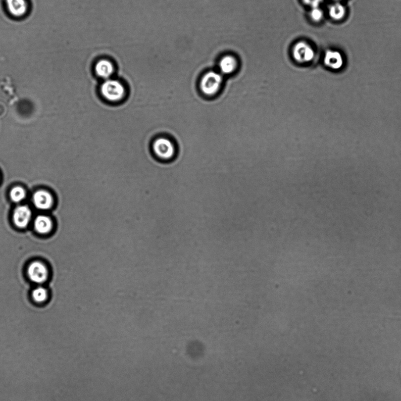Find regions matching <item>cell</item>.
<instances>
[{"label":"cell","instance_id":"obj_1","mask_svg":"<svg viewBox=\"0 0 401 401\" xmlns=\"http://www.w3.org/2000/svg\"><path fill=\"white\" fill-rule=\"evenodd\" d=\"M223 84L222 75L210 71L203 77L199 88L203 94L209 98H214L220 94Z\"/></svg>","mask_w":401,"mask_h":401},{"label":"cell","instance_id":"obj_2","mask_svg":"<svg viewBox=\"0 0 401 401\" xmlns=\"http://www.w3.org/2000/svg\"><path fill=\"white\" fill-rule=\"evenodd\" d=\"M101 92L104 97L111 102L120 101L125 95V88L120 81L107 79L101 86Z\"/></svg>","mask_w":401,"mask_h":401},{"label":"cell","instance_id":"obj_3","mask_svg":"<svg viewBox=\"0 0 401 401\" xmlns=\"http://www.w3.org/2000/svg\"><path fill=\"white\" fill-rule=\"evenodd\" d=\"M153 149L156 156L163 160L173 158L175 152L173 142L169 139L164 137L156 139L153 144Z\"/></svg>","mask_w":401,"mask_h":401},{"label":"cell","instance_id":"obj_4","mask_svg":"<svg viewBox=\"0 0 401 401\" xmlns=\"http://www.w3.org/2000/svg\"><path fill=\"white\" fill-rule=\"evenodd\" d=\"M293 56L297 62L307 63L312 62L316 56V53L312 46L308 43L300 41L293 47Z\"/></svg>","mask_w":401,"mask_h":401},{"label":"cell","instance_id":"obj_5","mask_svg":"<svg viewBox=\"0 0 401 401\" xmlns=\"http://www.w3.org/2000/svg\"><path fill=\"white\" fill-rule=\"evenodd\" d=\"M28 276L30 280L37 284L44 282L48 278V270L44 264L38 261L31 263L28 267Z\"/></svg>","mask_w":401,"mask_h":401},{"label":"cell","instance_id":"obj_6","mask_svg":"<svg viewBox=\"0 0 401 401\" xmlns=\"http://www.w3.org/2000/svg\"><path fill=\"white\" fill-rule=\"evenodd\" d=\"M324 63L326 66L333 70H339L344 65V58L341 52L334 49H328L325 52Z\"/></svg>","mask_w":401,"mask_h":401},{"label":"cell","instance_id":"obj_7","mask_svg":"<svg viewBox=\"0 0 401 401\" xmlns=\"http://www.w3.org/2000/svg\"><path fill=\"white\" fill-rule=\"evenodd\" d=\"M5 3L10 15L17 19L24 17L28 12L27 0H5Z\"/></svg>","mask_w":401,"mask_h":401},{"label":"cell","instance_id":"obj_8","mask_svg":"<svg viewBox=\"0 0 401 401\" xmlns=\"http://www.w3.org/2000/svg\"><path fill=\"white\" fill-rule=\"evenodd\" d=\"M32 213L29 207L21 206L16 208L13 214V221L17 227L26 228L31 219Z\"/></svg>","mask_w":401,"mask_h":401},{"label":"cell","instance_id":"obj_9","mask_svg":"<svg viewBox=\"0 0 401 401\" xmlns=\"http://www.w3.org/2000/svg\"><path fill=\"white\" fill-rule=\"evenodd\" d=\"M33 202L37 209L42 210H48L52 206V196L45 191H38L33 196Z\"/></svg>","mask_w":401,"mask_h":401},{"label":"cell","instance_id":"obj_10","mask_svg":"<svg viewBox=\"0 0 401 401\" xmlns=\"http://www.w3.org/2000/svg\"><path fill=\"white\" fill-rule=\"evenodd\" d=\"M95 70L96 74L99 77L107 80L112 76L114 71V67L113 64L110 61L101 60L96 63Z\"/></svg>","mask_w":401,"mask_h":401},{"label":"cell","instance_id":"obj_11","mask_svg":"<svg viewBox=\"0 0 401 401\" xmlns=\"http://www.w3.org/2000/svg\"><path fill=\"white\" fill-rule=\"evenodd\" d=\"M34 228L39 234H46L52 230L53 223L48 217L39 216L34 220Z\"/></svg>","mask_w":401,"mask_h":401},{"label":"cell","instance_id":"obj_12","mask_svg":"<svg viewBox=\"0 0 401 401\" xmlns=\"http://www.w3.org/2000/svg\"><path fill=\"white\" fill-rule=\"evenodd\" d=\"M346 14V7L341 2H335L329 7V16L333 20H342L345 17Z\"/></svg>","mask_w":401,"mask_h":401},{"label":"cell","instance_id":"obj_13","mask_svg":"<svg viewBox=\"0 0 401 401\" xmlns=\"http://www.w3.org/2000/svg\"><path fill=\"white\" fill-rule=\"evenodd\" d=\"M237 67V60L234 57L227 56L223 57L220 61L219 67L221 72L224 74H231L234 73Z\"/></svg>","mask_w":401,"mask_h":401},{"label":"cell","instance_id":"obj_14","mask_svg":"<svg viewBox=\"0 0 401 401\" xmlns=\"http://www.w3.org/2000/svg\"><path fill=\"white\" fill-rule=\"evenodd\" d=\"M47 291L43 287H37L33 290L32 296L35 302L41 303L45 302L47 298Z\"/></svg>","mask_w":401,"mask_h":401},{"label":"cell","instance_id":"obj_15","mask_svg":"<svg viewBox=\"0 0 401 401\" xmlns=\"http://www.w3.org/2000/svg\"><path fill=\"white\" fill-rule=\"evenodd\" d=\"M26 196V192L23 188L14 187L10 192V197L15 203L21 202Z\"/></svg>","mask_w":401,"mask_h":401},{"label":"cell","instance_id":"obj_16","mask_svg":"<svg viewBox=\"0 0 401 401\" xmlns=\"http://www.w3.org/2000/svg\"><path fill=\"white\" fill-rule=\"evenodd\" d=\"M310 17L315 22H320L324 19V13L320 7H313L310 12Z\"/></svg>","mask_w":401,"mask_h":401},{"label":"cell","instance_id":"obj_17","mask_svg":"<svg viewBox=\"0 0 401 401\" xmlns=\"http://www.w3.org/2000/svg\"><path fill=\"white\" fill-rule=\"evenodd\" d=\"M303 1L307 5L313 8V7H320L324 0H303Z\"/></svg>","mask_w":401,"mask_h":401},{"label":"cell","instance_id":"obj_18","mask_svg":"<svg viewBox=\"0 0 401 401\" xmlns=\"http://www.w3.org/2000/svg\"><path fill=\"white\" fill-rule=\"evenodd\" d=\"M334 1H335V2H340L342 1V0H334Z\"/></svg>","mask_w":401,"mask_h":401}]
</instances>
